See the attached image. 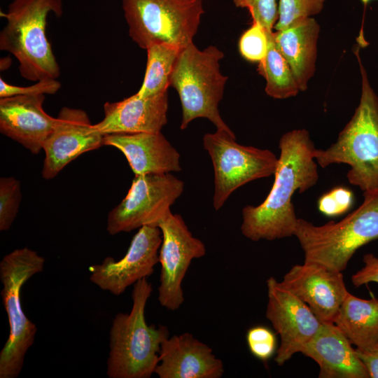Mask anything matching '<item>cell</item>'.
I'll list each match as a JSON object with an SVG mask.
<instances>
[{
    "label": "cell",
    "instance_id": "5",
    "mask_svg": "<svg viewBox=\"0 0 378 378\" xmlns=\"http://www.w3.org/2000/svg\"><path fill=\"white\" fill-rule=\"evenodd\" d=\"M50 13L62 15V0H13L6 13V24L0 33V50L13 55L21 76L31 81L57 79L59 66L46 34Z\"/></svg>",
    "mask_w": 378,
    "mask_h": 378
},
{
    "label": "cell",
    "instance_id": "30",
    "mask_svg": "<svg viewBox=\"0 0 378 378\" xmlns=\"http://www.w3.org/2000/svg\"><path fill=\"white\" fill-rule=\"evenodd\" d=\"M246 338L249 351L259 360L267 361L276 351V336L267 327L257 326L251 328L246 332Z\"/></svg>",
    "mask_w": 378,
    "mask_h": 378
},
{
    "label": "cell",
    "instance_id": "31",
    "mask_svg": "<svg viewBox=\"0 0 378 378\" xmlns=\"http://www.w3.org/2000/svg\"><path fill=\"white\" fill-rule=\"evenodd\" d=\"M60 87V83L56 79L41 80L30 86L21 87L8 83L0 78V98L24 94H53Z\"/></svg>",
    "mask_w": 378,
    "mask_h": 378
},
{
    "label": "cell",
    "instance_id": "18",
    "mask_svg": "<svg viewBox=\"0 0 378 378\" xmlns=\"http://www.w3.org/2000/svg\"><path fill=\"white\" fill-rule=\"evenodd\" d=\"M167 91L148 97L136 93L116 102H106L104 118L94 127L104 135L158 132L167 122Z\"/></svg>",
    "mask_w": 378,
    "mask_h": 378
},
{
    "label": "cell",
    "instance_id": "19",
    "mask_svg": "<svg viewBox=\"0 0 378 378\" xmlns=\"http://www.w3.org/2000/svg\"><path fill=\"white\" fill-rule=\"evenodd\" d=\"M104 145L121 151L135 176L181 170L179 153L161 132L106 134Z\"/></svg>",
    "mask_w": 378,
    "mask_h": 378
},
{
    "label": "cell",
    "instance_id": "13",
    "mask_svg": "<svg viewBox=\"0 0 378 378\" xmlns=\"http://www.w3.org/2000/svg\"><path fill=\"white\" fill-rule=\"evenodd\" d=\"M161 230L145 225L132 238L126 254L119 260L106 257L90 267V280L103 290L120 295L138 281L150 276L159 262Z\"/></svg>",
    "mask_w": 378,
    "mask_h": 378
},
{
    "label": "cell",
    "instance_id": "3",
    "mask_svg": "<svg viewBox=\"0 0 378 378\" xmlns=\"http://www.w3.org/2000/svg\"><path fill=\"white\" fill-rule=\"evenodd\" d=\"M153 290L144 278L134 284L130 313H118L109 331L106 373L110 378H150L159 363L162 342L169 337L166 326H148L145 309Z\"/></svg>",
    "mask_w": 378,
    "mask_h": 378
},
{
    "label": "cell",
    "instance_id": "17",
    "mask_svg": "<svg viewBox=\"0 0 378 378\" xmlns=\"http://www.w3.org/2000/svg\"><path fill=\"white\" fill-rule=\"evenodd\" d=\"M154 374L160 378H220L223 361L191 333L169 336L161 344Z\"/></svg>",
    "mask_w": 378,
    "mask_h": 378
},
{
    "label": "cell",
    "instance_id": "14",
    "mask_svg": "<svg viewBox=\"0 0 378 378\" xmlns=\"http://www.w3.org/2000/svg\"><path fill=\"white\" fill-rule=\"evenodd\" d=\"M104 137L94 125L91 124L85 111L63 107L43 147L45 152L43 178L48 180L55 178L79 155L103 146Z\"/></svg>",
    "mask_w": 378,
    "mask_h": 378
},
{
    "label": "cell",
    "instance_id": "27",
    "mask_svg": "<svg viewBox=\"0 0 378 378\" xmlns=\"http://www.w3.org/2000/svg\"><path fill=\"white\" fill-rule=\"evenodd\" d=\"M269 47L268 31L260 23L252 22L239 40V50L247 61L260 62L267 55Z\"/></svg>",
    "mask_w": 378,
    "mask_h": 378
},
{
    "label": "cell",
    "instance_id": "21",
    "mask_svg": "<svg viewBox=\"0 0 378 378\" xmlns=\"http://www.w3.org/2000/svg\"><path fill=\"white\" fill-rule=\"evenodd\" d=\"M319 33L320 25L313 17L272 33L274 42L288 62L300 91L308 88L314 75Z\"/></svg>",
    "mask_w": 378,
    "mask_h": 378
},
{
    "label": "cell",
    "instance_id": "15",
    "mask_svg": "<svg viewBox=\"0 0 378 378\" xmlns=\"http://www.w3.org/2000/svg\"><path fill=\"white\" fill-rule=\"evenodd\" d=\"M281 284L305 302L321 323H333L349 293L342 272L304 262L284 276Z\"/></svg>",
    "mask_w": 378,
    "mask_h": 378
},
{
    "label": "cell",
    "instance_id": "4",
    "mask_svg": "<svg viewBox=\"0 0 378 378\" xmlns=\"http://www.w3.org/2000/svg\"><path fill=\"white\" fill-rule=\"evenodd\" d=\"M294 235L304 262L342 272L358 248L378 239V188L364 191L362 204L338 222L318 226L298 218Z\"/></svg>",
    "mask_w": 378,
    "mask_h": 378
},
{
    "label": "cell",
    "instance_id": "12",
    "mask_svg": "<svg viewBox=\"0 0 378 378\" xmlns=\"http://www.w3.org/2000/svg\"><path fill=\"white\" fill-rule=\"evenodd\" d=\"M265 316L280 336L274 360L282 365L305 345L318 331L321 322L309 307L275 278L267 280Z\"/></svg>",
    "mask_w": 378,
    "mask_h": 378
},
{
    "label": "cell",
    "instance_id": "2",
    "mask_svg": "<svg viewBox=\"0 0 378 378\" xmlns=\"http://www.w3.org/2000/svg\"><path fill=\"white\" fill-rule=\"evenodd\" d=\"M354 53L361 74L360 102L350 120L328 148L314 150L317 164L325 168L346 164L348 181L362 191L378 188V95L372 88L359 55Z\"/></svg>",
    "mask_w": 378,
    "mask_h": 378
},
{
    "label": "cell",
    "instance_id": "7",
    "mask_svg": "<svg viewBox=\"0 0 378 378\" xmlns=\"http://www.w3.org/2000/svg\"><path fill=\"white\" fill-rule=\"evenodd\" d=\"M44 265V258L27 247L13 250L0 262L1 295L10 326L0 352V378L20 375L26 353L34 342L37 328L22 309L20 294L23 285L41 272Z\"/></svg>",
    "mask_w": 378,
    "mask_h": 378
},
{
    "label": "cell",
    "instance_id": "23",
    "mask_svg": "<svg viewBox=\"0 0 378 378\" xmlns=\"http://www.w3.org/2000/svg\"><path fill=\"white\" fill-rule=\"evenodd\" d=\"M181 50L178 46L164 43H153L148 47L146 74L136 92L139 97H152L167 91Z\"/></svg>",
    "mask_w": 378,
    "mask_h": 378
},
{
    "label": "cell",
    "instance_id": "6",
    "mask_svg": "<svg viewBox=\"0 0 378 378\" xmlns=\"http://www.w3.org/2000/svg\"><path fill=\"white\" fill-rule=\"evenodd\" d=\"M223 57L224 53L214 46L200 50L192 43L181 50L170 78V86L176 90L181 101V130L192 120L204 118L216 130L233 132L218 110L228 79L220 70Z\"/></svg>",
    "mask_w": 378,
    "mask_h": 378
},
{
    "label": "cell",
    "instance_id": "32",
    "mask_svg": "<svg viewBox=\"0 0 378 378\" xmlns=\"http://www.w3.org/2000/svg\"><path fill=\"white\" fill-rule=\"evenodd\" d=\"M364 266L351 276V282L359 287L370 282L378 284V258L372 253L363 256Z\"/></svg>",
    "mask_w": 378,
    "mask_h": 378
},
{
    "label": "cell",
    "instance_id": "28",
    "mask_svg": "<svg viewBox=\"0 0 378 378\" xmlns=\"http://www.w3.org/2000/svg\"><path fill=\"white\" fill-rule=\"evenodd\" d=\"M237 8H246L252 22L260 23L267 31H273L278 20L276 0H232Z\"/></svg>",
    "mask_w": 378,
    "mask_h": 378
},
{
    "label": "cell",
    "instance_id": "10",
    "mask_svg": "<svg viewBox=\"0 0 378 378\" xmlns=\"http://www.w3.org/2000/svg\"><path fill=\"white\" fill-rule=\"evenodd\" d=\"M183 190V181L171 173L135 176L127 195L108 213V232L115 235L145 225L158 227Z\"/></svg>",
    "mask_w": 378,
    "mask_h": 378
},
{
    "label": "cell",
    "instance_id": "8",
    "mask_svg": "<svg viewBox=\"0 0 378 378\" xmlns=\"http://www.w3.org/2000/svg\"><path fill=\"white\" fill-rule=\"evenodd\" d=\"M130 38L141 48L193 43L204 13L202 0H122Z\"/></svg>",
    "mask_w": 378,
    "mask_h": 378
},
{
    "label": "cell",
    "instance_id": "1",
    "mask_svg": "<svg viewBox=\"0 0 378 378\" xmlns=\"http://www.w3.org/2000/svg\"><path fill=\"white\" fill-rule=\"evenodd\" d=\"M280 155L274 181L265 200L258 206L242 209V234L254 241H272L294 235L298 221L292 202L293 194L302 193L318 180L315 149L309 132L298 129L284 134L279 141Z\"/></svg>",
    "mask_w": 378,
    "mask_h": 378
},
{
    "label": "cell",
    "instance_id": "34",
    "mask_svg": "<svg viewBox=\"0 0 378 378\" xmlns=\"http://www.w3.org/2000/svg\"><path fill=\"white\" fill-rule=\"evenodd\" d=\"M11 64V59L10 57H6L1 59L0 66L1 71H4L8 69Z\"/></svg>",
    "mask_w": 378,
    "mask_h": 378
},
{
    "label": "cell",
    "instance_id": "11",
    "mask_svg": "<svg viewBox=\"0 0 378 378\" xmlns=\"http://www.w3.org/2000/svg\"><path fill=\"white\" fill-rule=\"evenodd\" d=\"M158 227L162 235L158 298L162 307L175 311L184 302L182 282L190 263L205 255L206 246L192 234L179 214L170 212Z\"/></svg>",
    "mask_w": 378,
    "mask_h": 378
},
{
    "label": "cell",
    "instance_id": "26",
    "mask_svg": "<svg viewBox=\"0 0 378 378\" xmlns=\"http://www.w3.org/2000/svg\"><path fill=\"white\" fill-rule=\"evenodd\" d=\"M20 182L14 177L0 178V230L6 231L12 225L21 202Z\"/></svg>",
    "mask_w": 378,
    "mask_h": 378
},
{
    "label": "cell",
    "instance_id": "16",
    "mask_svg": "<svg viewBox=\"0 0 378 378\" xmlns=\"http://www.w3.org/2000/svg\"><path fill=\"white\" fill-rule=\"evenodd\" d=\"M45 94L0 98V132L34 154L42 149L52 132L56 118L47 114Z\"/></svg>",
    "mask_w": 378,
    "mask_h": 378
},
{
    "label": "cell",
    "instance_id": "29",
    "mask_svg": "<svg viewBox=\"0 0 378 378\" xmlns=\"http://www.w3.org/2000/svg\"><path fill=\"white\" fill-rule=\"evenodd\" d=\"M354 202L353 192L343 186L335 187L321 195L318 200V209L323 215L335 217L351 209Z\"/></svg>",
    "mask_w": 378,
    "mask_h": 378
},
{
    "label": "cell",
    "instance_id": "25",
    "mask_svg": "<svg viewBox=\"0 0 378 378\" xmlns=\"http://www.w3.org/2000/svg\"><path fill=\"white\" fill-rule=\"evenodd\" d=\"M326 0H279L274 31L282 30L295 22L321 13Z\"/></svg>",
    "mask_w": 378,
    "mask_h": 378
},
{
    "label": "cell",
    "instance_id": "24",
    "mask_svg": "<svg viewBox=\"0 0 378 378\" xmlns=\"http://www.w3.org/2000/svg\"><path fill=\"white\" fill-rule=\"evenodd\" d=\"M273 31H268L269 47L265 58L258 62L257 71L266 80V94L278 99L296 96L300 91L291 69L276 48Z\"/></svg>",
    "mask_w": 378,
    "mask_h": 378
},
{
    "label": "cell",
    "instance_id": "33",
    "mask_svg": "<svg viewBox=\"0 0 378 378\" xmlns=\"http://www.w3.org/2000/svg\"><path fill=\"white\" fill-rule=\"evenodd\" d=\"M357 356L364 365L370 378H378V346L372 349H356Z\"/></svg>",
    "mask_w": 378,
    "mask_h": 378
},
{
    "label": "cell",
    "instance_id": "20",
    "mask_svg": "<svg viewBox=\"0 0 378 378\" xmlns=\"http://www.w3.org/2000/svg\"><path fill=\"white\" fill-rule=\"evenodd\" d=\"M302 354L319 366V378H368L356 349L334 323H321Z\"/></svg>",
    "mask_w": 378,
    "mask_h": 378
},
{
    "label": "cell",
    "instance_id": "9",
    "mask_svg": "<svg viewBox=\"0 0 378 378\" xmlns=\"http://www.w3.org/2000/svg\"><path fill=\"white\" fill-rule=\"evenodd\" d=\"M214 171L213 206L220 209L230 195L246 183L274 174L278 158L270 150L243 146L234 132L216 130L203 137Z\"/></svg>",
    "mask_w": 378,
    "mask_h": 378
},
{
    "label": "cell",
    "instance_id": "22",
    "mask_svg": "<svg viewBox=\"0 0 378 378\" xmlns=\"http://www.w3.org/2000/svg\"><path fill=\"white\" fill-rule=\"evenodd\" d=\"M333 323L356 348H375L378 346V298L361 299L349 292Z\"/></svg>",
    "mask_w": 378,
    "mask_h": 378
},
{
    "label": "cell",
    "instance_id": "35",
    "mask_svg": "<svg viewBox=\"0 0 378 378\" xmlns=\"http://www.w3.org/2000/svg\"><path fill=\"white\" fill-rule=\"evenodd\" d=\"M362 1V3L366 6L370 1L372 0H360Z\"/></svg>",
    "mask_w": 378,
    "mask_h": 378
}]
</instances>
